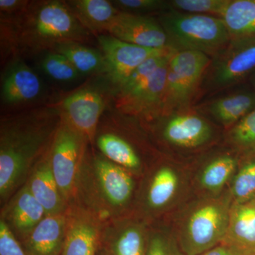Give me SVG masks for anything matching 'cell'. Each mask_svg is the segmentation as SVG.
Here are the masks:
<instances>
[{
    "instance_id": "cell-37",
    "label": "cell",
    "mask_w": 255,
    "mask_h": 255,
    "mask_svg": "<svg viewBox=\"0 0 255 255\" xmlns=\"http://www.w3.org/2000/svg\"><path fill=\"white\" fill-rule=\"evenodd\" d=\"M201 255H242L239 252L233 249L231 247L226 245H219L209 251L206 252L204 254Z\"/></svg>"
},
{
    "instance_id": "cell-28",
    "label": "cell",
    "mask_w": 255,
    "mask_h": 255,
    "mask_svg": "<svg viewBox=\"0 0 255 255\" xmlns=\"http://www.w3.org/2000/svg\"><path fill=\"white\" fill-rule=\"evenodd\" d=\"M42 70L49 78L56 81L66 82L76 80L80 74L65 56L49 51L41 62Z\"/></svg>"
},
{
    "instance_id": "cell-12",
    "label": "cell",
    "mask_w": 255,
    "mask_h": 255,
    "mask_svg": "<svg viewBox=\"0 0 255 255\" xmlns=\"http://www.w3.org/2000/svg\"><path fill=\"white\" fill-rule=\"evenodd\" d=\"M42 91L41 80L26 64L17 61L5 72L1 81V100L8 105H18L36 100Z\"/></svg>"
},
{
    "instance_id": "cell-14",
    "label": "cell",
    "mask_w": 255,
    "mask_h": 255,
    "mask_svg": "<svg viewBox=\"0 0 255 255\" xmlns=\"http://www.w3.org/2000/svg\"><path fill=\"white\" fill-rule=\"evenodd\" d=\"M222 244L242 255L255 250V207L251 201L234 202L231 206L227 233Z\"/></svg>"
},
{
    "instance_id": "cell-7",
    "label": "cell",
    "mask_w": 255,
    "mask_h": 255,
    "mask_svg": "<svg viewBox=\"0 0 255 255\" xmlns=\"http://www.w3.org/2000/svg\"><path fill=\"white\" fill-rule=\"evenodd\" d=\"M97 40L107 63V73L119 87L146 60L172 50L143 48L105 33L97 36Z\"/></svg>"
},
{
    "instance_id": "cell-13",
    "label": "cell",
    "mask_w": 255,
    "mask_h": 255,
    "mask_svg": "<svg viewBox=\"0 0 255 255\" xmlns=\"http://www.w3.org/2000/svg\"><path fill=\"white\" fill-rule=\"evenodd\" d=\"M95 173L99 189L111 206L127 204L133 191V181L123 167L109 159L97 158Z\"/></svg>"
},
{
    "instance_id": "cell-17",
    "label": "cell",
    "mask_w": 255,
    "mask_h": 255,
    "mask_svg": "<svg viewBox=\"0 0 255 255\" xmlns=\"http://www.w3.org/2000/svg\"><path fill=\"white\" fill-rule=\"evenodd\" d=\"M211 135L209 124L193 114L176 116L169 121L164 130V136L167 141L184 147L202 145Z\"/></svg>"
},
{
    "instance_id": "cell-8",
    "label": "cell",
    "mask_w": 255,
    "mask_h": 255,
    "mask_svg": "<svg viewBox=\"0 0 255 255\" xmlns=\"http://www.w3.org/2000/svg\"><path fill=\"white\" fill-rule=\"evenodd\" d=\"M121 41L157 50H171L168 36L160 23L143 15L119 11L108 30Z\"/></svg>"
},
{
    "instance_id": "cell-19",
    "label": "cell",
    "mask_w": 255,
    "mask_h": 255,
    "mask_svg": "<svg viewBox=\"0 0 255 255\" xmlns=\"http://www.w3.org/2000/svg\"><path fill=\"white\" fill-rule=\"evenodd\" d=\"M6 215L14 229L24 238L46 216L43 206L31 194L27 184L11 201Z\"/></svg>"
},
{
    "instance_id": "cell-35",
    "label": "cell",
    "mask_w": 255,
    "mask_h": 255,
    "mask_svg": "<svg viewBox=\"0 0 255 255\" xmlns=\"http://www.w3.org/2000/svg\"><path fill=\"white\" fill-rule=\"evenodd\" d=\"M30 3L23 0H0V11L1 15L16 14L18 17L26 11Z\"/></svg>"
},
{
    "instance_id": "cell-6",
    "label": "cell",
    "mask_w": 255,
    "mask_h": 255,
    "mask_svg": "<svg viewBox=\"0 0 255 255\" xmlns=\"http://www.w3.org/2000/svg\"><path fill=\"white\" fill-rule=\"evenodd\" d=\"M210 63L208 55L202 52H172L167 68L165 110L186 105L190 100Z\"/></svg>"
},
{
    "instance_id": "cell-25",
    "label": "cell",
    "mask_w": 255,
    "mask_h": 255,
    "mask_svg": "<svg viewBox=\"0 0 255 255\" xmlns=\"http://www.w3.org/2000/svg\"><path fill=\"white\" fill-rule=\"evenodd\" d=\"M178 177L169 167H162L157 171L151 182L147 200L153 209H159L168 204L177 191Z\"/></svg>"
},
{
    "instance_id": "cell-32",
    "label": "cell",
    "mask_w": 255,
    "mask_h": 255,
    "mask_svg": "<svg viewBox=\"0 0 255 255\" xmlns=\"http://www.w3.org/2000/svg\"><path fill=\"white\" fill-rule=\"evenodd\" d=\"M232 137L241 147L255 146V109L238 122L233 128Z\"/></svg>"
},
{
    "instance_id": "cell-34",
    "label": "cell",
    "mask_w": 255,
    "mask_h": 255,
    "mask_svg": "<svg viewBox=\"0 0 255 255\" xmlns=\"http://www.w3.org/2000/svg\"><path fill=\"white\" fill-rule=\"evenodd\" d=\"M0 255H27L3 219L0 221Z\"/></svg>"
},
{
    "instance_id": "cell-40",
    "label": "cell",
    "mask_w": 255,
    "mask_h": 255,
    "mask_svg": "<svg viewBox=\"0 0 255 255\" xmlns=\"http://www.w3.org/2000/svg\"></svg>"
},
{
    "instance_id": "cell-39",
    "label": "cell",
    "mask_w": 255,
    "mask_h": 255,
    "mask_svg": "<svg viewBox=\"0 0 255 255\" xmlns=\"http://www.w3.org/2000/svg\"><path fill=\"white\" fill-rule=\"evenodd\" d=\"M251 201L252 203H253V205H254L255 207V195L254 196V197H253V199H251Z\"/></svg>"
},
{
    "instance_id": "cell-11",
    "label": "cell",
    "mask_w": 255,
    "mask_h": 255,
    "mask_svg": "<svg viewBox=\"0 0 255 255\" xmlns=\"http://www.w3.org/2000/svg\"><path fill=\"white\" fill-rule=\"evenodd\" d=\"M69 217L63 214L46 216L25 238L23 250L27 255H61Z\"/></svg>"
},
{
    "instance_id": "cell-29",
    "label": "cell",
    "mask_w": 255,
    "mask_h": 255,
    "mask_svg": "<svg viewBox=\"0 0 255 255\" xmlns=\"http://www.w3.org/2000/svg\"><path fill=\"white\" fill-rule=\"evenodd\" d=\"M230 0H174L169 6L175 11L196 14H216L221 18Z\"/></svg>"
},
{
    "instance_id": "cell-10",
    "label": "cell",
    "mask_w": 255,
    "mask_h": 255,
    "mask_svg": "<svg viewBox=\"0 0 255 255\" xmlns=\"http://www.w3.org/2000/svg\"><path fill=\"white\" fill-rule=\"evenodd\" d=\"M105 107V99L100 93L93 89H82L65 99L62 116L92 142Z\"/></svg>"
},
{
    "instance_id": "cell-36",
    "label": "cell",
    "mask_w": 255,
    "mask_h": 255,
    "mask_svg": "<svg viewBox=\"0 0 255 255\" xmlns=\"http://www.w3.org/2000/svg\"><path fill=\"white\" fill-rule=\"evenodd\" d=\"M147 255H176L162 238L155 237L150 241Z\"/></svg>"
},
{
    "instance_id": "cell-33",
    "label": "cell",
    "mask_w": 255,
    "mask_h": 255,
    "mask_svg": "<svg viewBox=\"0 0 255 255\" xmlns=\"http://www.w3.org/2000/svg\"><path fill=\"white\" fill-rule=\"evenodd\" d=\"M112 2L119 11L135 14L164 9L169 6V1L161 0H117Z\"/></svg>"
},
{
    "instance_id": "cell-15",
    "label": "cell",
    "mask_w": 255,
    "mask_h": 255,
    "mask_svg": "<svg viewBox=\"0 0 255 255\" xmlns=\"http://www.w3.org/2000/svg\"><path fill=\"white\" fill-rule=\"evenodd\" d=\"M100 227L93 216L78 212L70 216L61 255H95Z\"/></svg>"
},
{
    "instance_id": "cell-4",
    "label": "cell",
    "mask_w": 255,
    "mask_h": 255,
    "mask_svg": "<svg viewBox=\"0 0 255 255\" xmlns=\"http://www.w3.org/2000/svg\"><path fill=\"white\" fill-rule=\"evenodd\" d=\"M87 141V137L61 115L48 157L52 172L65 201L70 200L75 193Z\"/></svg>"
},
{
    "instance_id": "cell-26",
    "label": "cell",
    "mask_w": 255,
    "mask_h": 255,
    "mask_svg": "<svg viewBox=\"0 0 255 255\" xmlns=\"http://www.w3.org/2000/svg\"><path fill=\"white\" fill-rule=\"evenodd\" d=\"M236 166V159L231 156H223L214 159L203 171L201 185L207 190H220L234 173Z\"/></svg>"
},
{
    "instance_id": "cell-2",
    "label": "cell",
    "mask_w": 255,
    "mask_h": 255,
    "mask_svg": "<svg viewBox=\"0 0 255 255\" xmlns=\"http://www.w3.org/2000/svg\"><path fill=\"white\" fill-rule=\"evenodd\" d=\"M48 133L34 125L16 122L1 128L0 196L1 201L16 190L39 155Z\"/></svg>"
},
{
    "instance_id": "cell-16",
    "label": "cell",
    "mask_w": 255,
    "mask_h": 255,
    "mask_svg": "<svg viewBox=\"0 0 255 255\" xmlns=\"http://www.w3.org/2000/svg\"><path fill=\"white\" fill-rule=\"evenodd\" d=\"M27 185L31 194L43 206L46 216L65 213V201L52 172L49 157L35 167Z\"/></svg>"
},
{
    "instance_id": "cell-9",
    "label": "cell",
    "mask_w": 255,
    "mask_h": 255,
    "mask_svg": "<svg viewBox=\"0 0 255 255\" xmlns=\"http://www.w3.org/2000/svg\"><path fill=\"white\" fill-rule=\"evenodd\" d=\"M255 68V37L231 39L218 54L213 80L218 86L232 85Z\"/></svg>"
},
{
    "instance_id": "cell-1",
    "label": "cell",
    "mask_w": 255,
    "mask_h": 255,
    "mask_svg": "<svg viewBox=\"0 0 255 255\" xmlns=\"http://www.w3.org/2000/svg\"><path fill=\"white\" fill-rule=\"evenodd\" d=\"M16 20V42L33 53L52 51L57 45L65 42L82 43L90 37V32L65 1H31Z\"/></svg>"
},
{
    "instance_id": "cell-18",
    "label": "cell",
    "mask_w": 255,
    "mask_h": 255,
    "mask_svg": "<svg viewBox=\"0 0 255 255\" xmlns=\"http://www.w3.org/2000/svg\"><path fill=\"white\" fill-rule=\"evenodd\" d=\"M67 4L82 26L97 36L108 32L119 12L113 3L107 0H73Z\"/></svg>"
},
{
    "instance_id": "cell-21",
    "label": "cell",
    "mask_w": 255,
    "mask_h": 255,
    "mask_svg": "<svg viewBox=\"0 0 255 255\" xmlns=\"http://www.w3.org/2000/svg\"><path fill=\"white\" fill-rule=\"evenodd\" d=\"M221 18L231 39L255 37V0H230Z\"/></svg>"
},
{
    "instance_id": "cell-20",
    "label": "cell",
    "mask_w": 255,
    "mask_h": 255,
    "mask_svg": "<svg viewBox=\"0 0 255 255\" xmlns=\"http://www.w3.org/2000/svg\"><path fill=\"white\" fill-rule=\"evenodd\" d=\"M168 63L169 60L164 63L152 78L136 92L130 97L121 100L122 106L129 111L140 113L150 112L152 109L163 105Z\"/></svg>"
},
{
    "instance_id": "cell-38",
    "label": "cell",
    "mask_w": 255,
    "mask_h": 255,
    "mask_svg": "<svg viewBox=\"0 0 255 255\" xmlns=\"http://www.w3.org/2000/svg\"><path fill=\"white\" fill-rule=\"evenodd\" d=\"M243 255H255V250L246 252V253H245Z\"/></svg>"
},
{
    "instance_id": "cell-23",
    "label": "cell",
    "mask_w": 255,
    "mask_h": 255,
    "mask_svg": "<svg viewBox=\"0 0 255 255\" xmlns=\"http://www.w3.org/2000/svg\"><path fill=\"white\" fill-rule=\"evenodd\" d=\"M255 109V95L248 92L234 94L215 101L210 112L224 125L240 122Z\"/></svg>"
},
{
    "instance_id": "cell-5",
    "label": "cell",
    "mask_w": 255,
    "mask_h": 255,
    "mask_svg": "<svg viewBox=\"0 0 255 255\" xmlns=\"http://www.w3.org/2000/svg\"><path fill=\"white\" fill-rule=\"evenodd\" d=\"M231 206L215 201L196 209L188 219L183 235L186 255H201L223 243L227 233Z\"/></svg>"
},
{
    "instance_id": "cell-31",
    "label": "cell",
    "mask_w": 255,
    "mask_h": 255,
    "mask_svg": "<svg viewBox=\"0 0 255 255\" xmlns=\"http://www.w3.org/2000/svg\"><path fill=\"white\" fill-rule=\"evenodd\" d=\"M116 255H144L143 238L138 228L130 227L121 233L114 244Z\"/></svg>"
},
{
    "instance_id": "cell-27",
    "label": "cell",
    "mask_w": 255,
    "mask_h": 255,
    "mask_svg": "<svg viewBox=\"0 0 255 255\" xmlns=\"http://www.w3.org/2000/svg\"><path fill=\"white\" fill-rule=\"evenodd\" d=\"M173 51L174 50H171L165 54L151 58L135 69L125 82L119 87L121 100L127 98L136 92L142 85H145L146 82L152 78L155 72L164 63L168 61Z\"/></svg>"
},
{
    "instance_id": "cell-24",
    "label": "cell",
    "mask_w": 255,
    "mask_h": 255,
    "mask_svg": "<svg viewBox=\"0 0 255 255\" xmlns=\"http://www.w3.org/2000/svg\"><path fill=\"white\" fill-rule=\"evenodd\" d=\"M97 145L107 159L127 169H137L140 160L135 151L124 139L112 133H105L97 139Z\"/></svg>"
},
{
    "instance_id": "cell-3",
    "label": "cell",
    "mask_w": 255,
    "mask_h": 255,
    "mask_svg": "<svg viewBox=\"0 0 255 255\" xmlns=\"http://www.w3.org/2000/svg\"><path fill=\"white\" fill-rule=\"evenodd\" d=\"M159 23L168 36L169 48L174 51L196 50L218 55L231 40L222 18L211 15L174 10L162 14Z\"/></svg>"
},
{
    "instance_id": "cell-30",
    "label": "cell",
    "mask_w": 255,
    "mask_h": 255,
    "mask_svg": "<svg viewBox=\"0 0 255 255\" xmlns=\"http://www.w3.org/2000/svg\"><path fill=\"white\" fill-rule=\"evenodd\" d=\"M232 194L236 203L250 201L255 195V162L246 164L233 181Z\"/></svg>"
},
{
    "instance_id": "cell-22",
    "label": "cell",
    "mask_w": 255,
    "mask_h": 255,
    "mask_svg": "<svg viewBox=\"0 0 255 255\" xmlns=\"http://www.w3.org/2000/svg\"><path fill=\"white\" fill-rule=\"evenodd\" d=\"M52 51L65 56L80 75L107 72V63L102 53L81 43L65 42L57 45Z\"/></svg>"
}]
</instances>
